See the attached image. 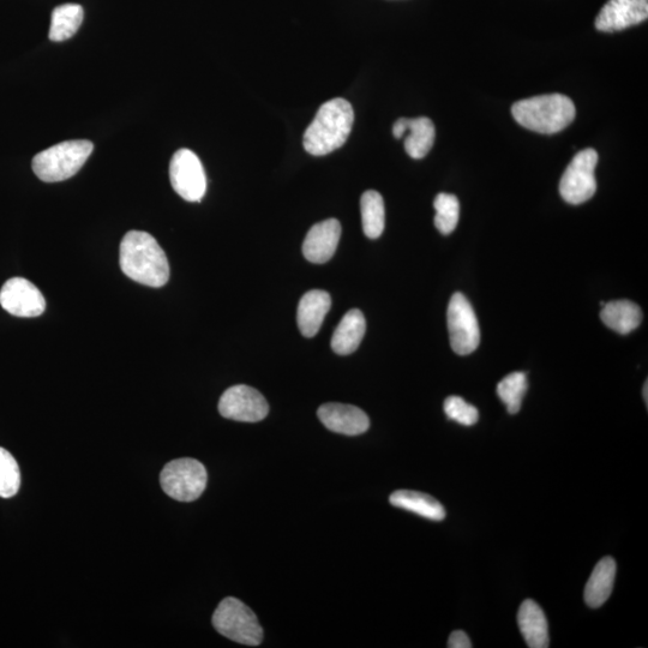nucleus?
I'll use <instances>...</instances> for the list:
<instances>
[{"label":"nucleus","instance_id":"1","mask_svg":"<svg viewBox=\"0 0 648 648\" xmlns=\"http://www.w3.org/2000/svg\"><path fill=\"white\" fill-rule=\"evenodd\" d=\"M119 264L123 273L138 284L162 287L170 279L165 251L147 232L130 231L120 243Z\"/></svg>","mask_w":648,"mask_h":648},{"label":"nucleus","instance_id":"28","mask_svg":"<svg viewBox=\"0 0 648 648\" xmlns=\"http://www.w3.org/2000/svg\"><path fill=\"white\" fill-rule=\"evenodd\" d=\"M447 646L449 648H471L472 644L465 632L455 630V632L450 634Z\"/></svg>","mask_w":648,"mask_h":648},{"label":"nucleus","instance_id":"7","mask_svg":"<svg viewBox=\"0 0 648 648\" xmlns=\"http://www.w3.org/2000/svg\"><path fill=\"white\" fill-rule=\"evenodd\" d=\"M597 164L598 153L592 148L581 150L574 156L564 171L560 183V194L564 201L578 206L591 200L597 191L596 174H594Z\"/></svg>","mask_w":648,"mask_h":648},{"label":"nucleus","instance_id":"19","mask_svg":"<svg viewBox=\"0 0 648 648\" xmlns=\"http://www.w3.org/2000/svg\"><path fill=\"white\" fill-rule=\"evenodd\" d=\"M392 506L412 512L422 518L432 521H442L446 518V509L436 498L412 490H398L390 495Z\"/></svg>","mask_w":648,"mask_h":648},{"label":"nucleus","instance_id":"10","mask_svg":"<svg viewBox=\"0 0 648 648\" xmlns=\"http://www.w3.org/2000/svg\"><path fill=\"white\" fill-rule=\"evenodd\" d=\"M222 417L237 422L257 423L268 416L269 406L264 396L255 388L238 384L228 388L219 401Z\"/></svg>","mask_w":648,"mask_h":648},{"label":"nucleus","instance_id":"29","mask_svg":"<svg viewBox=\"0 0 648 648\" xmlns=\"http://www.w3.org/2000/svg\"><path fill=\"white\" fill-rule=\"evenodd\" d=\"M406 134V118H401L396 120V123L393 126V135L396 138H401Z\"/></svg>","mask_w":648,"mask_h":648},{"label":"nucleus","instance_id":"3","mask_svg":"<svg viewBox=\"0 0 648 648\" xmlns=\"http://www.w3.org/2000/svg\"><path fill=\"white\" fill-rule=\"evenodd\" d=\"M513 117L521 126L539 134H556L575 118V106L566 95L549 94L515 102Z\"/></svg>","mask_w":648,"mask_h":648},{"label":"nucleus","instance_id":"22","mask_svg":"<svg viewBox=\"0 0 648 648\" xmlns=\"http://www.w3.org/2000/svg\"><path fill=\"white\" fill-rule=\"evenodd\" d=\"M84 11L78 4H63L52 12L50 40L60 42L69 40L77 33L83 22Z\"/></svg>","mask_w":648,"mask_h":648},{"label":"nucleus","instance_id":"11","mask_svg":"<svg viewBox=\"0 0 648 648\" xmlns=\"http://www.w3.org/2000/svg\"><path fill=\"white\" fill-rule=\"evenodd\" d=\"M0 305L10 315L38 317L46 310V300L38 287L23 278H12L0 290Z\"/></svg>","mask_w":648,"mask_h":648},{"label":"nucleus","instance_id":"16","mask_svg":"<svg viewBox=\"0 0 648 648\" xmlns=\"http://www.w3.org/2000/svg\"><path fill=\"white\" fill-rule=\"evenodd\" d=\"M518 623L526 645L531 648L549 647V626L544 611L531 599L521 604Z\"/></svg>","mask_w":648,"mask_h":648},{"label":"nucleus","instance_id":"21","mask_svg":"<svg viewBox=\"0 0 648 648\" xmlns=\"http://www.w3.org/2000/svg\"><path fill=\"white\" fill-rule=\"evenodd\" d=\"M405 150L412 159H423L435 142V125L429 118L406 119Z\"/></svg>","mask_w":648,"mask_h":648},{"label":"nucleus","instance_id":"9","mask_svg":"<svg viewBox=\"0 0 648 648\" xmlns=\"http://www.w3.org/2000/svg\"><path fill=\"white\" fill-rule=\"evenodd\" d=\"M174 191L188 202H200L207 191L206 172L200 158L190 149H179L170 164Z\"/></svg>","mask_w":648,"mask_h":648},{"label":"nucleus","instance_id":"24","mask_svg":"<svg viewBox=\"0 0 648 648\" xmlns=\"http://www.w3.org/2000/svg\"><path fill=\"white\" fill-rule=\"evenodd\" d=\"M528 388L527 376L525 372H513L504 377L497 384V395L510 414H516L521 410L522 400L526 395Z\"/></svg>","mask_w":648,"mask_h":648},{"label":"nucleus","instance_id":"15","mask_svg":"<svg viewBox=\"0 0 648 648\" xmlns=\"http://www.w3.org/2000/svg\"><path fill=\"white\" fill-rule=\"evenodd\" d=\"M332 306V298L329 293L321 290H314L305 293L300 299L297 312V322L300 333L305 338H312L321 329L322 323Z\"/></svg>","mask_w":648,"mask_h":648},{"label":"nucleus","instance_id":"14","mask_svg":"<svg viewBox=\"0 0 648 648\" xmlns=\"http://www.w3.org/2000/svg\"><path fill=\"white\" fill-rule=\"evenodd\" d=\"M341 225L328 219L312 226L303 243V255L311 263L323 264L332 258L338 248Z\"/></svg>","mask_w":648,"mask_h":648},{"label":"nucleus","instance_id":"12","mask_svg":"<svg viewBox=\"0 0 648 648\" xmlns=\"http://www.w3.org/2000/svg\"><path fill=\"white\" fill-rule=\"evenodd\" d=\"M648 0H609L596 18L599 32L614 33L647 20Z\"/></svg>","mask_w":648,"mask_h":648},{"label":"nucleus","instance_id":"4","mask_svg":"<svg viewBox=\"0 0 648 648\" xmlns=\"http://www.w3.org/2000/svg\"><path fill=\"white\" fill-rule=\"evenodd\" d=\"M93 150V143L87 140L56 144L34 156L33 171L42 182H63L81 170Z\"/></svg>","mask_w":648,"mask_h":648},{"label":"nucleus","instance_id":"8","mask_svg":"<svg viewBox=\"0 0 648 648\" xmlns=\"http://www.w3.org/2000/svg\"><path fill=\"white\" fill-rule=\"evenodd\" d=\"M450 346L460 356H467L477 350L480 329L476 312L462 293H455L450 299L447 312Z\"/></svg>","mask_w":648,"mask_h":648},{"label":"nucleus","instance_id":"23","mask_svg":"<svg viewBox=\"0 0 648 648\" xmlns=\"http://www.w3.org/2000/svg\"><path fill=\"white\" fill-rule=\"evenodd\" d=\"M360 212L365 236L377 239L382 236L386 224V210L381 194L375 190L364 192L360 198Z\"/></svg>","mask_w":648,"mask_h":648},{"label":"nucleus","instance_id":"17","mask_svg":"<svg viewBox=\"0 0 648 648\" xmlns=\"http://www.w3.org/2000/svg\"><path fill=\"white\" fill-rule=\"evenodd\" d=\"M616 562L608 556L602 558L594 567L585 587V603L592 609L605 604L612 593L616 578Z\"/></svg>","mask_w":648,"mask_h":648},{"label":"nucleus","instance_id":"20","mask_svg":"<svg viewBox=\"0 0 648 648\" xmlns=\"http://www.w3.org/2000/svg\"><path fill=\"white\" fill-rule=\"evenodd\" d=\"M600 318L606 327L618 334L627 335L640 326L642 311L638 304L630 300H615L603 305Z\"/></svg>","mask_w":648,"mask_h":648},{"label":"nucleus","instance_id":"27","mask_svg":"<svg viewBox=\"0 0 648 648\" xmlns=\"http://www.w3.org/2000/svg\"><path fill=\"white\" fill-rule=\"evenodd\" d=\"M444 412L450 420L465 426L474 425L479 419L477 408L468 404L460 396H449L444 401Z\"/></svg>","mask_w":648,"mask_h":648},{"label":"nucleus","instance_id":"30","mask_svg":"<svg viewBox=\"0 0 648 648\" xmlns=\"http://www.w3.org/2000/svg\"><path fill=\"white\" fill-rule=\"evenodd\" d=\"M647 389H648V383H647V381H646V382H645V386H644V390H642V395H644V399H645V402H646V406H647V402H648Z\"/></svg>","mask_w":648,"mask_h":648},{"label":"nucleus","instance_id":"2","mask_svg":"<svg viewBox=\"0 0 648 648\" xmlns=\"http://www.w3.org/2000/svg\"><path fill=\"white\" fill-rule=\"evenodd\" d=\"M354 123L353 107L345 99L323 104L305 130L303 146L311 155L323 156L344 146Z\"/></svg>","mask_w":648,"mask_h":648},{"label":"nucleus","instance_id":"26","mask_svg":"<svg viewBox=\"0 0 648 648\" xmlns=\"http://www.w3.org/2000/svg\"><path fill=\"white\" fill-rule=\"evenodd\" d=\"M21 486V472L8 450L0 447V497H14Z\"/></svg>","mask_w":648,"mask_h":648},{"label":"nucleus","instance_id":"13","mask_svg":"<svg viewBox=\"0 0 648 648\" xmlns=\"http://www.w3.org/2000/svg\"><path fill=\"white\" fill-rule=\"evenodd\" d=\"M317 416L328 430L346 436L362 435L370 426V419L364 411L338 402L322 405L318 408Z\"/></svg>","mask_w":648,"mask_h":648},{"label":"nucleus","instance_id":"25","mask_svg":"<svg viewBox=\"0 0 648 648\" xmlns=\"http://www.w3.org/2000/svg\"><path fill=\"white\" fill-rule=\"evenodd\" d=\"M435 226L444 236L454 232L458 226L460 203L458 197L450 194H438L435 198Z\"/></svg>","mask_w":648,"mask_h":648},{"label":"nucleus","instance_id":"18","mask_svg":"<svg viewBox=\"0 0 648 648\" xmlns=\"http://www.w3.org/2000/svg\"><path fill=\"white\" fill-rule=\"evenodd\" d=\"M366 330V322L363 312L353 309L342 317L338 328L332 336V348L340 356H348L357 351L362 342Z\"/></svg>","mask_w":648,"mask_h":648},{"label":"nucleus","instance_id":"5","mask_svg":"<svg viewBox=\"0 0 648 648\" xmlns=\"http://www.w3.org/2000/svg\"><path fill=\"white\" fill-rule=\"evenodd\" d=\"M213 626L225 638L246 646H258L263 639V629L255 612L239 599L222 600L213 615Z\"/></svg>","mask_w":648,"mask_h":648},{"label":"nucleus","instance_id":"6","mask_svg":"<svg viewBox=\"0 0 648 648\" xmlns=\"http://www.w3.org/2000/svg\"><path fill=\"white\" fill-rule=\"evenodd\" d=\"M208 474L206 467L195 459H177L164 467L160 474L162 490L180 502H192L206 490Z\"/></svg>","mask_w":648,"mask_h":648}]
</instances>
